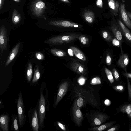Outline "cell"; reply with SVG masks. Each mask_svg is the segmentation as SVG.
Segmentation results:
<instances>
[{
    "label": "cell",
    "instance_id": "obj_1",
    "mask_svg": "<svg viewBox=\"0 0 131 131\" xmlns=\"http://www.w3.org/2000/svg\"><path fill=\"white\" fill-rule=\"evenodd\" d=\"M80 34L72 33L55 36L46 40L44 43L51 45H59L69 43L78 38Z\"/></svg>",
    "mask_w": 131,
    "mask_h": 131
},
{
    "label": "cell",
    "instance_id": "obj_2",
    "mask_svg": "<svg viewBox=\"0 0 131 131\" xmlns=\"http://www.w3.org/2000/svg\"><path fill=\"white\" fill-rule=\"evenodd\" d=\"M75 91L76 95L82 97L85 101L89 103L93 106L96 107L97 106V103L96 100L93 98V96L91 94L86 90L76 87Z\"/></svg>",
    "mask_w": 131,
    "mask_h": 131
},
{
    "label": "cell",
    "instance_id": "obj_3",
    "mask_svg": "<svg viewBox=\"0 0 131 131\" xmlns=\"http://www.w3.org/2000/svg\"><path fill=\"white\" fill-rule=\"evenodd\" d=\"M119 16L122 21L129 28L131 29V20L125 9V5L122 2L120 4L119 8Z\"/></svg>",
    "mask_w": 131,
    "mask_h": 131
},
{
    "label": "cell",
    "instance_id": "obj_4",
    "mask_svg": "<svg viewBox=\"0 0 131 131\" xmlns=\"http://www.w3.org/2000/svg\"><path fill=\"white\" fill-rule=\"evenodd\" d=\"M7 31L3 27L1 28L0 30V49L1 55L4 51H6L7 48Z\"/></svg>",
    "mask_w": 131,
    "mask_h": 131
},
{
    "label": "cell",
    "instance_id": "obj_5",
    "mask_svg": "<svg viewBox=\"0 0 131 131\" xmlns=\"http://www.w3.org/2000/svg\"><path fill=\"white\" fill-rule=\"evenodd\" d=\"M51 25L61 27L80 28L82 25L67 20H60L52 22Z\"/></svg>",
    "mask_w": 131,
    "mask_h": 131
},
{
    "label": "cell",
    "instance_id": "obj_6",
    "mask_svg": "<svg viewBox=\"0 0 131 131\" xmlns=\"http://www.w3.org/2000/svg\"><path fill=\"white\" fill-rule=\"evenodd\" d=\"M73 119L75 123L78 126H80L83 119V116L80 109L77 105L75 101L73 108Z\"/></svg>",
    "mask_w": 131,
    "mask_h": 131
},
{
    "label": "cell",
    "instance_id": "obj_7",
    "mask_svg": "<svg viewBox=\"0 0 131 131\" xmlns=\"http://www.w3.org/2000/svg\"><path fill=\"white\" fill-rule=\"evenodd\" d=\"M39 125L42 126L45 116V101L43 95L41 94L39 103Z\"/></svg>",
    "mask_w": 131,
    "mask_h": 131
},
{
    "label": "cell",
    "instance_id": "obj_8",
    "mask_svg": "<svg viewBox=\"0 0 131 131\" xmlns=\"http://www.w3.org/2000/svg\"><path fill=\"white\" fill-rule=\"evenodd\" d=\"M112 19L110 27V30L115 38L120 41H121L122 39V33L114 17Z\"/></svg>",
    "mask_w": 131,
    "mask_h": 131
},
{
    "label": "cell",
    "instance_id": "obj_9",
    "mask_svg": "<svg viewBox=\"0 0 131 131\" xmlns=\"http://www.w3.org/2000/svg\"><path fill=\"white\" fill-rule=\"evenodd\" d=\"M70 66L73 71L80 75L86 74V70L84 66L75 60H73L71 62Z\"/></svg>",
    "mask_w": 131,
    "mask_h": 131
},
{
    "label": "cell",
    "instance_id": "obj_10",
    "mask_svg": "<svg viewBox=\"0 0 131 131\" xmlns=\"http://www.w3.org/2000/svg\"><path fill=\"white\" fill-rule=\"evenodd\" d=\"M68 84L67 81L62 83L60 86L57 93L55 106H57L65 95L67 91Z\"/></svg>",
    "mask_w": 131,
    "mask_h": 131
},
{
    "label": "cell",
    "instance_id": "obj_11",
    "mask_svg": "<svg viewBox=\"0 0 131 131\" xmlns=\"http://www.w3.org/2000/svg\"><path fill=\"white\" fill-rule=\"evenodd\" d=\"M17 108L18 114V119L20 126L22 125L24 117L23 112V103L22 95L20 94L19 96L17 104Z\"/></svg>",
    "mask_w": 131,
    "mask_h": 131
},
{
    "label": "cell",
    "instance_id": "obj_12",
    "mask_svg": "<svg viewBox=\"0 0 131 131\" xmlns=\"http://www.w3.org/2000/svg\"><path fill=\"white\" fill-rule=\"evenodd\" d=\"M110 12L113 17L117 16L118 15L120 4L116 0H107Z\"/></svg>",
    "mask_w": 131,
    "mask_h": 131
},
{
    "label": "cell",
    "instance_id": "obj_13",
    "mask_svg": "<svg viewBox=\"0 0 131 131\" xmlns=\"http://www.w3.org/2000/svg\"><path fill=\"white\" fill-rule=\"evenodd\" d=\"M110 117L108 115L103 113H99L94 117L92 124L93 126L100 125Z\"/></svg>",
    "mask_w": 131,
    "mask_h": 131
},
{
    "label": "cell",
    "instance_id": "obj_14",
    "mask_svg": "<svg viewBox=\"0 0 131 131\" xmlns=\"http://www.w3.org/2000/svg\"><path fill=\"white\" fill-rule=\"evenodd\" d=\"M121 33L129 42H131V33L128 28L119 19L117 21Z\"/></svg>",
    "mask_w": 131,
    "mask_h": 131
},
{
    "label": "cell",
    "instance_id": "obj_15",
    "mask_svg": "<svg viewBox=\"0 0 131 131\" xmlns=\"http://www.w3.org/2000/svg\"><path fill=\"white\" fill-rule=\"evenodd\" d=\"M20 45V43H19L17 44L13 48L8 58L7 61L5 64V67L8 66L17 55L19 51Z\"/></svg>",
    "mask_w": 131,
    "mask_h": 131
},
{
    "label": "cell",
    "instance_id": "obj_16",
    "mask_svg": "<svg viewBox=\"0 0 131 131\" xmlns=\"http://www.w3.org/2000/svg\"><path fill=\"white\" fill-rule=\"evenodd\" d=\"M131 112V103L123 104L119 106L116 109L117 113L122 112L126 113L130 118Z\"/></svg>",
    "mask_w": 131,
    "mask_h": 131
},
{
    "label": "cell",
    "instance_id": "obj_17",
    "mask_svg": "<svg viewBox=\"0 0 131 131\" xmlns=\"http://www.w3.org/2000/svg\"><path fill=\"white\" fill-rule=\"evenodd\" d=\"M129 62V59L128 56L126 54L121 55L117 62L118 66L121 67L125 69Z\"/></svg>",
    "mask_w": 131,
    "mask_h": 131
},
{
    "label": "cell",
    "instance_id": "obj_18",
    "mask_svg": "<svg viewBox=\"0 0 131 131\" xmlns=\"http://www.w3.org/2000/svg\"><path fill=\"white\" fill-rule=\"evenodd\" d=\"M9 119L6 115H2L0 118V127L3 131L8 130Z\"/></svg>",
    "mask_w": 131,
    "mask_h": 131
},
{
    "label": "cell",
    "instance_id": "obj_19",
    "mask_svg": "<svg viewBox=\"0 0 131 131\" xmlns=\"http://www.w3.org/2000/svg\"><path fill=\"white\" fill-rule=\"evenodd\" d=\"M117 122L116 121H112L107 123L99 126L94 127L93 128L90 129L91 131H101L104 130L111 127Z\"/></svg>",
    "mask_w": 131,
    "mask_h": 131
},
{
    "label": "cell",
    "instance_id": "obj_20",
    "mask_svg": "<svg viewBox=\"0 0 131 131\" xmlns=\"http://www.w3.org/2000/svg\"><path fill=\"white\" fill-rule=\"evenodd\" d=\"M83 17L85 20L88 22L91 23L93 22L95 18L94 13L91 10H85L83 14Z\"/></svg>",
    "mask_w": 131,
    "mask_h": 131
},
{
    "label": "cell",
    "instance_id": "obj_21",
    "mask_svg": "<svg viewBox=\"0 0 131 131\" xmlns=\"http://www.w3.org/2000/svg\"><path fill=\"white\" fill-rule=\"evenodd\" d=\"M70 48L77 57L84 61L86 60V59L85 56L80 50L74 46L71 47Z\"/></svg>",
    "mask_w": 131,
    "mask_h": 131
},
{
    "label": "cell",
    "instance_id": "obj_22",
    "mask_svg": "<svg viewBox=\"0 0 131 131\" xmlns=\"http://www.w3.org/2000/svg\"><path fill=\"white\" fill-rule=\"evenodd\" d=\"M32 125L34 131H38L39 125L37 112L36 110H35L34 111L32 118Z\"/></svg>",
    "mask_w": 131,
    "mask_h": 131
},
{
    "label": "cell",
    "instance_id": "obj_23",
    "mask_svg": "<svg viewBox=\"0 0 131 131\" xmlns=\"http://www.w3.org/2000/svg\"><path fill=\"white\" fill-rule=\"evenodd\" d=\"M51 53L53 55L58 57H62L65 56L66 53L64 51L56 49H51L50 50Z\"/></svg>",
    "mask_w": 131,
    "mask_h": 131
},
{
    "label": "cell",
    "instance_id": "obj_24",
    "mask_svg": "<svg viewBox=\"0 0 131 131\" xmlns=\"http://www.w3.org/2000/svg\"><path fill=\"white\" fill-rule=\"evenodd\" d=\"M105 71L107 78L111 84H114V86L116 85L114 83L115 81L112 72L106 68H105Z\"/></svg>",
    "mask_w": 131,
    "mask_h": 131
},
{
    "label": "cell",
    "instance_id": "obj_25",
    "mask_svg": "<svg viewBox=\"0 0 131 131\" xmlns=\"http://www.w3.org/2000/svg\"><path fill=\"white\" fill-rule=\"evenodd\" d=\"M33 74L32 67L31 64L30 63H29L27 70V77L28 81H30L32 78Z\"/></svg>",
    "mask_w": 131,
    "mask_h": 131
},
{
    "label": "cell",
    "instance_id": "obj_26",
    "mask_svg": "<svg viewBox=\"0 0 131 131\" xmlns=\"http://www.w3.org/2000/svg\"><path fill=\"white\" fill-rule=\"evenodd\" d=\"M102 34L103 38L107 42H110L112 41L113 38L112 36L108 32L103 31L102 32Z\"/></svg>",
    "mask_w": 131,
    "mask_h": 131
},
{
    "label": "cell",
    "instance_id": "obj_27",
    "mask_svg": "<svg viewBox=\"0 0 131 131\" xmlns=\"http://www.w3.org/2000/svg\"><path fill=\"white\" fill-rule=\"evenodd\" d=\"M40 77V73L38 68L34 69V74L32 81L33 83L37 82L39 79Z\"/></svg>",
    "mask_w": 131,
    "mask_h": 131
},
{
    "label": "cell",
    "instance_id": "obj_28",
    "mask_svg": "<svg viewBox=\"0 0 131 131\" xmlns=\"http://www.w3.org/2000/svg\"><path fill=\"white\" fill-rule=\"evenodd\" d=\"M78 38L81 42L83 45H86L89 43V39L85 35H80Z\"/></svg>",
    "mask_w": 131,
    "mask_h": 131
},
{
    "label": "cell",
    "instance_id": "obj_29",
    "mask_svg": "<svg viewBox=\"0 0 131 131\" xmlns=\"http://www.w3.org/2000/svg\"><path fill=\"white\" fill-rule=\"evenodd\" d=\"M78 96V98L75 101L77 105L81 109L84 104L85 101L81 96Z\"/></svg>",
    "mask_w": 131,
    "mask_h": 131
},
{
    "label": "cell",
    "instance_id": "obj_30",
    "mask_svg": "<svg viewBox=\"0 0 131 131\" xmlns=\"http://www.w3.org/2000/svg\"><path fill=\"white\" fill-rule=\"evenodd\" d=\"M101 81L100 78L96 77L93 78L91 80L90 84L93 85L100 84L101 83Z\"/></svg>",
    "mask_w": 131,
    "mask_h": 131
},
{
    "label": "cell",
    "instance_id": "obj_31",
    "mask_svg": "<svg viewBox=\"0 0 131 131\" xmlns=\"http://www.w3.org/2000/svg\"><path fill=\"white\" fill-rule=\"evenodd\" d=\"M113 88L115 90L119 92H123L125 89L124 86L120 84L114 86Z\"/></svg>",
    "mask_w": 131,
    "mask_h": 131
},
{
    "label": "cell",
    "instance_id": "obj_32",
    "mask_svg": "<svg viewBox=\"0 0 131 131\" xmlns=\"http://www.w3.org/2000/svg\"><path fill=\"white\" fill-rule=\"evenodd\" d=\"M112 72L115 80L116 82H118L119 79V75L118 72L115 68H113L112 70Z\"/></svg>",
    "mask_w": 131,
    "mask_h": 131
},
{
    "label": "cell",
    "instance_id": "obj_33",
    "mask_svg": "<svg viewBox=\"0 0 131 131\" xmlns=\"http://www.w3.org/2000/svg\"><path fill=\"white\" fill-rule=\"evenodd\" d=\"M127 88L128 92V100L131 101V84L129 81V79L127 78Z\"/></svg>",
    "mask_w": 131,
    "mask_h": 131
},
{
    "label": "cell",
    "instance_id": "obj_34",
    "mask_svg": "<svg viewBox=\"0 0 131 131\" xmlns=\"http://www.w3.org/2000/svg\"><path fill=\"white\" fill-rule=\"evenodd\" d=\"M35 56L36 58L39 60H42L44 59L43 54L40 52H37L35 53Z\"/></svg>",
    "mask_w": 131,
    "mask_h": 131
},
{
    "label": "cell",
    "instance_id": "obj_35",
    "mask_svg": "<svg viewBox=\"0 0 131 131\" xmlns=\"http://www.w3.org/2000/svg\"><path fill=\"white\" fill-rule=\"evenodd\" d=\"M45 5V4L44 2L42 1H39L36 3V6L38 8L41 9L44 7Z\"/></svg>",
    "mask_w": 131,
    "mask_h": 131
},
{
    "label": "cell",
    "instance_id": "obj_36",
    "mask_svg": "<svg viewBox=\"0 0 131 131\" xmlns=\"http://www.w3.org/2000/svg\"><path fill=\"white\" fill-rule=\"evenodd\" d=\"M112 44L114 46H119L120 45V41L116 38H113L112 40Z\"/></svg>",
    "mask_w": 131,
    "mask_h": 131
},
{
    "label": "cell",
    "instance_id": "obj_37",
    "mask_svg": "<svg viewBox=\"0 0 131 131\" xmlns=\"http://www.w3.org/2000/svg\"><path fill=\"white\" fill-rule=\"evenodd\" d=\"M106 62L108 66L111 65L112 62L111 58L110 56L108 54H107L106 58Z\"/></svg>",
    "mask_w": 131,
    "mask_h": 131
},
{
    "label": "cell",
    "instance_id": "obj_38",
    "mask_svg": "<svg viewBox=\"0 0 131 131\" xmlns=\"http://www.w3.org/2000/svg\"><path fill=\"white\" fill-rule=\"evenodd\" d=\"M96 5L97 6L101 8H102L103 6V3L102 0H97Z\"/></svg>",
    "mask_w": 131,
    "mask_h": 131
},
{
    "label": "cell",
    "instance_id": "obj_39",
    "mask_svg": "<svg viewBox=\"0 0 131 131\" xmlns=\"http://www.w3.org/2000/svg\"><path fill=\"white\" fill-rule=\"evenodd\" d=\"M13 125L15 130L16 131H18V126L17 118L15 119L14 120L13 122Z\"/></svg>",
    "mask_w": 131,
    "mask_h": 131
},
{
    "label": "cell",
    "instance_id": "obj_40",
    "mask_svg": "<svg viewBox=\"0 0 131 131\" xmlns=\"http://www.w3.org/2000/svg\"><path fill=\"white\" fill-rule=\"evenodd\" d=\"M78 81L80 85H82L84 84L85 82V79L83 77H81L79 79Z\"/></svg>",
    "mask_w": 131,
    "mask_h": 131
},
{
    "label": "cell",
    "instance_id": "obj_41",
    "mask_svg": "<svg viewBox=\"0 0 131 131\" xmlns=\"http://www.w3.org/2000/svg\"><path fill=\"white\" fill-rule=\"evenodd\" d=\"M57 123L59 126L64 131L66 130V129L65 125H63L59 121H58Z\"/></svg>",
    "mask_w": 131,
    "mask_h": 131
},
{
    "label": "cell",
    "instance_id": "obj_42",
    "mask_svg": "<svg viewBox=\"0 0 131 131\" xmlns=\"http://www.w3.org/2000/svg\"><path fill=\"white\" fill-rule=\"evenodd\" d=\"M117 129H118V126H115V127H112L107 130V131H115Z\"/></svg>",
    "mask_w": 131,
    "mask_h": 131
},
{
    "label": "cell",
    "instance_id": "obj_43",
    "mask_svg": "<svg viewBox=\"0 0 131 131\" xmlns=\"http://www.w3.org/2000/svg\"><path fill=\"white\" fill-rule=\"evenodd\" d=\"M123 74L124 76L126 77V78L131 79V73L126 72L124 73Z\"/></svg>",
    "mask_w": 131,
    "mask_h": 131
},
{
    "label": "cell",
    "instance_id": "obj_44",
    "mask_svg": "<svg viewBox=\"0 0 131 131\" xmlns=\"http://www.w3.org/2000/svg\"><path fill=\"white\" fill-rule=\"evenodd\" d=\"M19 20V18L17 16H16L15 17L14 19V22L16 23L18 22Z\"/></svg>",
    "mask_w": 131,
    "mask_h": 131
},
{
    "label": "cell",
    "instance_id": "obj_45",
    "mask_svg": "<svg viewBox=\"0 0 131 131\" xmlns=\"http://www.w3.org/2000/svg\"><path fill=\"white\" fill-rule=\"evenodd\" d=\"M128 15L131 20V12L129 11H127Z\"/></svg>",
    "mask_w": 131,
    "mask_h": 131
},
{
    "label": "cell",
    "instance_id": "obj_46",
    "mask_svg": "<svg viewBox=\"0 0 131 131\" xmlns=\"http://www.w3.org/2000/svg\"><path fill=\"white\" fill-rule=\"evenodd\" d=\"M105 103L106 105H108L109 104V100H106L105 101Z\"/></svg>",
    "mask_w": 131,
    "mask_h": 131
},
{
    "label": "cell",
    "instance_id": "obj_47",
    "mask_svg": "<svg viewBox=\"0 0 131 131\" xmlns=\"http://www.w3.org/2000/svg\"><path fill=\"white\" fill-rule=\"evenodd\" d=\"M61 0L62 1L64 2H66V3H70L69 1L68 0Z\"/></svg>",
    "mask_w": 131,
    "mask_h": 131
},
{
    "label": "cell",
    "instance_id": "obj_48",
    "mask_svg": "<svg viewBox=\"0 0 131 131\" xmlns=\"http://www.w3.org/2000/svg\"><path fill=\"white\" fill-rule=\"evenodd\" d=\"M122 2L124 3L125 2V0H122Z\"/></svg>",
    "mask_w": 131,
    "mask_h": 131
},
{
    "label": "cell",
    "instance_id": "obj_49",
    "mask_svg": "<svg viewBox=\"0 0 131 131\" xmlns=\"http://www.w3.org/2000/svg\"><path fill=\"white\" fill-rule=\"evenodd\" d=\"M130 118L131 119V113H130Z\"/></svg>",
    "mask_w": 131,
    "mask_h": 131
},
{
    "label": "cell",
    "instance_id": "obj_50",
    "mask_svg": "<svg viewBox=\"0 0 131 131\" xmlns=\"http://www.w3.org/2000/svg\"><path fill=\"white\" fill-rule=\"evenodd\" d=\"M14 0L16 1H18V0Z\"/></svg>",
    "mask_w": 131,
    "mask_h": 131
}]
</instances>
